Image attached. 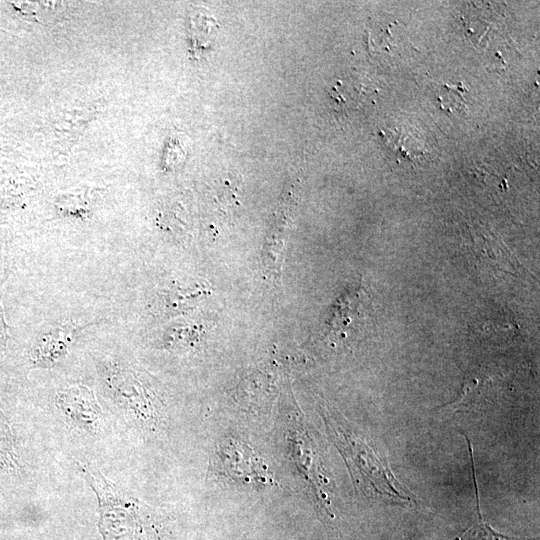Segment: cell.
I'll use <instances>...</instances> for the list:
<instances>
[{
  "label": "cell",
  "mask_w": 540,
  "mask_h": 540,
  "mask_svg": "<svg viewBox=\"0 0 540 540\" xmlns=\"http://www.w3.org/2000/svg\"><path fill=\"white\" fill-rule=\"evenodd\" d=\"M473 472V482L476 493V507H477V518L473 525L466 529L460 536L456 537L454 540H527L526 538L511 537L504 535L495 531L483 518L480 505H479V495L478 488Z\"/></svg>",
  "instance_id": "6"
},
{
  "label": "cell",
  "mask_w": 540,
  "mask_h": 540,
  "mask_svg": "<svg viewBox=\"0 0 540 540\" xmlns=\"http://www.w3.org/2000/svg\"><path fill=\"white\" fill-rule=\"evenodd\" d=\"M218 456L228 477L244 483L276 484L263 460L245 442L227 440L219 448Z\"/></svg>",
  "instance_id": "4"
},
{
  "label": "cell",
  "mask_w": 540,
  "mask_h": 540,
  "mask_svg": "<svg viewBox=\"0 0 540 540\" xmlns=\"http://www.w3.org/2000/svg\"><path fill=\"white\" fill-rule=\"evenodd\" d=\"M12 500L9 499L1 490H0V515L5 513L11 507Z\"/></svg>",
  "instance_id": "7"
},
{
  "label": "cell",
  "mask_w": 540,
  "mask_h": 540,
  "mask_svg": "<svg viewBox=\"0 0 540 540\" xmlns=\"http://www.w3.org/2000/svg\"><path fill=\"white\" fill-rule=\"evenodd\" d=\"M338 431L344 436V440L339 443L343 446V453L351 458L363 478L373 486L377 493L390 498L408 499L395 489L390 476L387 475L388 470L368 446L353 435L347 434L340 426Z\"/></svg>",
  "instance_id": "5"
},
{
  "label": "cell",
  "mask_w": 540,
  "mask_h": 540,
  "mask_svg": "<svg viewBox=\"0 0 540 540\" xmlns=\"http://www.w3.org/2000/svg\"><path fill=\"white\" fill-rule=\"evenodd\" d=\"M53 414L71 436L91 442L108 431V418L94 393L83 385H73L58 392Z\"/></svg>",
  "instance_id": "3"
},
{
  "label": "cell",
  "mask_w": 540,
  "mask_h": 540,
  "mask_svg": "<svg viewBox=\"0 0 540 540\" xmlns=\"http://www.w3.org/2000/svg\"><path fill=\"white\" fill-rule=\"evenodd\" d=\"M34 413L14 394L0 390V490L11 500L33 490L38 456Z\"/></svg>",
  "instance_id": "1"
},
{
  "label": "cell",
  "mask_w": 540,
  "mask_h": 540,
  "mask_svg": "<svg viewBox=\"0 0 540 540\" xmlns=\"http://www.w3.org/2000/svg\"><path fill=\"white\" fill-rule=\"evenodd\" d=\"M81 470L98 499L103 540H143L148 515L140 502L101 473L85 466Z\"/></svg>",
  "instance_id": "2"
}]
</instances>
